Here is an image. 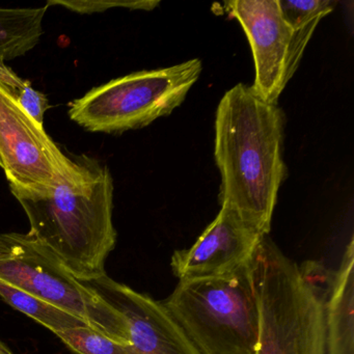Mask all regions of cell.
Listing matches in <instances>:
<instances>
[{
	"mask_svg": "<svg viewBox=\"0 0 354 354\" xmlns=\"http://www.w3.org/2000/svg\"><path fill=\"white\" fill-rule=\"evenodd\" d=\"M285 113L238 84L219 101L214 157L221 174L219 203L262 235L271 230L279 188L287 178L283 158Z\"/></svg>",
	"mask_w": 354,
	"mask_h": 354,
	"instance_id": "6da1fadb",
	"label": "cell"
},
{
	"mask_svg": "<svg viewBox=\"0 0 354 354\" xmlns=\"http://www.w3.org/2000/svg\"><path fill=\"white\" fill-rule=\"evenodd\" d=\"M80 171L55 187L30 190L10 186L24 208L30 233L46 244L80 281L105 274L115 250L113 180L107 165L88 155L76 156Z\"/></svg>",
	"mask_w": 354,
	"mask_h": 354,
	"instance_id": "7a4b0ae2",
	"label": "cell"
},
{
	"mask_svg": "<svg viewBox=\"0 0 354 354\" xmlns=\"http://www.w3.org/2000/svg\"><path fill=\"white\" fill-rule=\"evenodd\" d=\"M260 310L254 354H327L324 296L268 235L252 259Z\"/></svg>",
	"mask_w": 354,
	"mask_h": 354,
	"instance_id": "3957f363",
	"label": "cell"
},
{
	"mask_svg": "<svg viewBox=\"0 0 354 354\" xmlns=\"http://www.w3.org/2000/svg\"><path fill=\"white\" fill-rule=\"evenodd\" d=\"M162 304L200 354L256 353L260 310L252 261L227 277L179 283Z\"/></svg>",
	"mask_w": 354,
	"mask_h": 354,
	"instance_id": "277c9868",
	"label": "cell"
},
{
	"mask_svg": "<svg viewBox=\"0 0 354 354\" xmlns=\"http://www.w3.org/2000/svg\"><path fill=\"white\" fill-rule=\"evenodd\" d=\"M0 279L80 317L115 343L129 345L125 317L30 232L0 234Z\"/></svg>",
	"mask_w": 354,
	"mask_h": 354,
	"instance_id": "5b68a950",
	"label": "cell"
},
{
	"mask_svg": "<svg viewBox=\"0 0 354 354\" xmlns=\"http://www.w3.org/2000/svg\"><path fill=\"white\" fill-rule=\"evenodd\" d=\"M202 71V62L194 59L122 76L74 100L70 119L88 131L109 134L147 127L183 103Z\"/></svg>",
	"mask_w": 354,
	"mask_h": 354,
	"instance_id": "8992f818",
	"label": "cell"
},
{
	"mask_svg": "<svg viewBox=\"0 0 354 354\" xmlns=\"http://www.w3.org/2000/svg\"><path fill=\"white\" fill-rule=\"evenodd\" d=\"M223 11L241 24L252 47L254 82L250 86L263 100L277 104L317 26L292 28L277 0L225 1Z\"/></svg>",
	"mask_w": 354,
	"mask_h": 354,
	"instance_id": "52a82bcc",
	"label": "cell"
},
{
	"mask_svg": "<svg viewBox=\"0 0 354 354\" xmlns=\"http://www.w3.org/2000/svg\"><path fill=\"white\" fill-rule=\"evenodd\" d=\"M0 160L10 186L55 187L80 171L53 138L0 84Z\"/></svg>",
	"mask_w": 354,
	"mask_h": 354,
	"instance_id": "ba28073f",
	"label": "cell"
},
{
	"mask_svg": "<svg viewBox=\"0 0 354 354\" xmlns=\"http://www.w3.org/2000/svg\"><path fill=\"white\" fill-rule=\"evenodd\" d=\"M262 235L227 207L187 250L171 257V270L179 283L227 277L250 264Z\"/></svg>",
	"mask_w": 354,
	"mask_h": 354,
	"instance_id": "9c48e42d",
	"label": "cell"
},
{
	"mask_svg": "<svg viewBox=\"0 0 354 354\" xmlns=\"http://www.w3.org/2000/svg\"><path fill=\"white\" fill-rule=\"evenodd\" d=\"M86 283L127 320V354H200L162 302L115 281L106 273Z\"/></svg>",
	"mask_w": 354,
	"mask_h": 354,
	"instance_id": "30bf717a",
	"label": "cell"
},
{
	"mask_svg": "<svg viewBox=\"0 0 354 354\" xmlns=\"http://www.w3.org/2000/svg\"><path fill=\"white\" fill-rule=\"evenodd\" d=\"M354 242L350 239L324 300L327 354H354Z\"/></svg>",
	"mask_w": 354,
	"mask_h": 354,
	"instance_id": "8fae6325",
	"label": "cell"
},
{
	"mask_svg": "<svg viewBox=\"0 0 354 354\" xmlns=\"http://www.w3.org/2000/svg\"><path fill=\"white\" fill-rule=\"evenodd\" d=\"M48 6L0 9V63L24 57L40 43Z\"/></svg>",
	"mask_w": 354,
	"mask_h": 354,
	"instance_id": "7c38bea8",
	"label": "cell"
},
{
	"mask_svg": "<svg viewBox=\"0 0 354 354\" xmlns=\"http://www.w3.org/2000/svg\"><path fill=\"white\" fill-rule=\"evenodd\" d=\"M0 297L16 310L28 315L44 325L53 333L66 329L92 327L80 317L49 304L37 296L30 295L0 279ZM93 329V328H92Z\"/></svg>",
	"mask_w": 354,
	"mask_h": 354,
	"instance_id": "4fadbf2b",
	"label": "cell"
},
{
	"mask_svg": "<svg viewBox=\"0 0 354 354\" xmlns=\"http://www.w3.org/2000/svg\"><path fill=\"white\" fill-rule=\"evenodd\" d=\"M0 84L39 124L44 126L45 113L50 107L46 95L32 88L30 82L22 80L3 63H0Z\"/></svg>",
	"mask_w": 354,
	"mask_h": 354,
	"instance_id": "5bb4252c",
	"label": "cell"
},
{
	"mask_svg": "<svg viewBox=\"0 0 354 354\" xmlns=\"http://www.w3.org/2000/svg\"><path fill=\"white\" fill-rule=\"evenodd\" d=\"M55 335L77 354H127L125 345L115 343L90 327L66 329Z\"/></svg>",
	"mask_w": 354,
	"mask_h": 354,
	"instance_id": "9a60e30c",
	"label": "cell"
},
{
	"mask_svg": "<svg viewBox=\"0 0 354 354\" xmlns=\"http://www.w3.org/2000/svg\"><path fill=\"white\" fill-rule=\"evenodd\" d=\"M283 19L293 28L317 26L319 22L333 11L337 3L333 0H277Z\"/></svg>",
	"mask_w": 354,
	"mask_h": 354,
	"instance_id": "2e32d148",
	"label": "cell"
},
{
	"mask_svg": "<svg viewBox=\"0 0 354 354\" xmlns=\"http://www.w3.org/2000/svg\"><path fill=\"white\" fill-rule=\"evenodd\" d=\"M159 1H62V0H49L46 3L50 6H63L72 12L80 14L100 13L111 8H125L129 10H144L151 11L159 6Z\"/></svg>",
	"mask_w": 354,
	"mask_h": 354,
	"instance_id": "e0dca14e",
	"label": "cell"
},
{
	"mask_svg": "<svg viewBox=\"0 0 354 354\" xmlns=\"http://www.w3.org/2000/svg\"><path fill=\"white\" fill-rule=\"evenodd\" d=\"M0 354H14L13 351L7 345L0 341Z\"/></svg>",
	"mask_w": 354,
	"mask_h": 354,
	"instance_id": "ac0fdd59",
	"label": "cell"
},
{
	"mask_svg": "<svg viewBox=\"0 0 354 354\" xmlns=\"http://www.w3.org/2000/svg\"><path fill=\"white\" fill-rule=\"evenodd\" d=\"M3 167V165H1V160H0V167Z\"/></svg>",
	"mask_w": 354,
	"mask_h": 354,
	"instance_id": "d6986e66",
	"label": "cell"
}]
</instances>
